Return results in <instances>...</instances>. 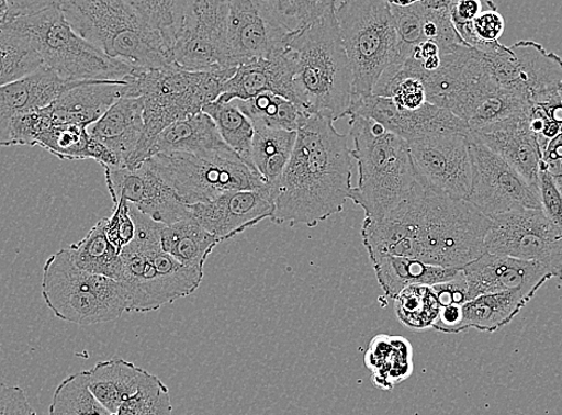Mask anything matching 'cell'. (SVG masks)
<instances>
[{
  "label": "cell",
  "mask_w": 562,
  "mask_h": 415,
  "mask_svg": "<svg viewBox=\"0 0 562 415\" xmlns=\"http://www.w3.org/2000/svg\"><path fill=\"white\" fill-rule=\"evenodd\" d=\"M492 220L467 200L416 190L380 222L364 220L361 237L371 261L408 258L463 271L486 253Z\"/></svg>",
  "instance_id": "cell-1"
},
{
  "label": "cell",
  "mask_w": 562,
  "mask_h": 415,
  "mask_svg": "<svg viewBox=\"0 0 562 415\" xmlns=\"http://www.w3.org/2000/svg\"><path fill=\"white\" fill-rule=\"evenodd\" d=\"M349 137L330 120L311 115L297 132L296 145L276 187V224L315 227L340 213L352 186Z\"/></svg>",
  "instance_id": "cell-2"
},
{
  "label": "cell",
  "mask_w": 562,
  "mask_h": 415,
  "mask_svg": "<svg viewBox=\"0 0 562 415\" xmlns=\"http://www.w3.org/2000/svg\"><path fill=\"white\" fill-rule=\"evenodd\" d=\"M337 3L289 45L296 103L307 114L333 123L350 115L353 100V72L342 43Z\"/></svg>",
  "instance_id": "cell-3"
},
{
  "label": "cell",
  "mask_w": 562,
  "mask_h": 415,
  "mask_svg": "<svg viewBox=\"0 0 562 415\" xmlns=\"http://www.w3.org/2000/svg\"><path fill=\"white\" fill-rule=\"evenodd\" d=\"M71 29L105 57L137 72L172 68L170 52L132 0H59Z\"/></svg>",
  "instance_id": "cell-4"
},
{
  "label": "cell",
  "mask_w": 562,
  "mask_h": 415,
  "mask_svg": "<svg viewBox=\"0 0 562 415\" xmlns=\"http://www.w3.org/2000/svg\"><path fill=\"white\" fill-rule=\"evenodd\" d=\"M359 180L350 199L364 210L366 220L380 222L390 216L419 184L408 143L379 123L350 116Z\"/></svg>",
  "instance_id": "cell-5"
},
{
  "label": "cell",
  "mask_w": 562,
  "mask_h": 415,
  "mask_svg": "<svg viewBox=\"0 0 562 415\" xmlns=\"http://www.w3.org/2000/svg\"><path fill=\"white\" fill-rule=\"evenodd\" d=\"M136 235L123 250V276L126 313L146 314L160 310L194 293L204 272L187 267L169 256L160 244L159 224L131 206Z\"/></svg>",
  "instance_id": "cell-6"
},
{
  "label": "cell",
  "mask_w": 562,
  "mask_h": 415,
  "mask_svg": "<svg viewBox=\"0 0 562 415\" xmlns=\"http://www.w3.org/2000/svg\"><path fill=\"white\" fill-rule=\"evenodd\" d=\"M236 69L189 72L172 66L133 75V83L144 103V132L130 168L149 159L155 141L166 128L202 113L206 104L217 101Z\"/></svg>",
  "instance_id": "cell-7"
},
{
  "label": "cell",
  "mask_w": 562,
  "mask_h": 415,
  "mask_svg": "<svg viewBox=\"0 0 562 415\" xmlns=\"http://www.w3.org/2000/svg\"><path fill=\"white\" fill-rule=\"evenodd\" d=\"M11 24L30 35L44 66L68 82H127L137 72L76 34L59 0Z\"/></svg>",
  "instance_id": "cell-8"
},
{
  "label": "cell",
  "mask_w": 562,
  "mask_h": 415,
  "mask_svg": "<svg viewBox=\"0 0 562 415\" xmlns=\"http://www.w3.org/2000/svg\"><path fill=\"white\" fill-rule=\"evenodd\" d=\"M43 298L58 318L78 326L112 323L126 313V291L111 278L90 274L60 249L44 266Z\"/></svg>",
  "instance_id": "cell-9"
},
{
  "label": "cell",
  "mask_w": 562,
  "mask_h": 415,
  "mask_svg": "<svg viewBox=\"0 0 562 415\" xmlns=\"http://www.w3.org/2000/svg\"><path fill=\"white\" fill-rule=\"evenodd\" d=\"M337 19L346 55L353 72V98L371 96L381 76L400 55L390 2H338Z\"/></svg>",
  "instance_id": "cell-10"
},
{
  "label": "cell",
  "mask_w": 562,
  "mask_h": 415,
  "mask_svg": "<svg viewBox=\"0 0 562 415\" xmlns=\"http://www.w3.org/2000/svg\"><path fill=\"white\" fill-rule=\"evenodd\" d=\"M146 162L189 206L209 203L226 192L267 187L260 173L248 167L237 154H157Z\"/></svg>",
  "instance_id": "cell-11"
},
{
  "label": "cell",
  "mask_w": 562,
  "mask_h": 415,
  "mask_svg": "<svg viewBox=\"0 0 562 415\" xmlns=\"http://www.w3.org/2000/svg\"><path fill=\"white\" fill-rule=\"evenodd\" d=\"M231 2L190 0L182 31L171 51L178 69L217 72L236 69L227 43Z\"/></svg>",
  "instance_id": "cell-12"
},
{
  "label": "cell",
  "mask_w": 562,
  "mask_h": 415,
  "mask_svg": "<svg viewBox=\"0 0 562 415\" xmlns=\"http://www.w3.org/2000/svg\"><path fill=\"white\" fill-rule=\"evenodd\" d=\"M486 253L541 263L562 279V236L542 210H519L492 218Z\"/></svg>",
  "instance_id": "cell-13"
},
{
  "label": "cell",
  "mask_w": 562,
  "mask_h": 415,
  "mask_svg": "<svg viewBox=\"0 0 562 415\" xmlns=\"http://www.w3.org/2000/svg\"><path fill=\"white\" fill-rule=\"evenodd\" d=\"M481 53L494 79L530 103L562 87V58L532 40L493 44Z\"/></svg>",
  "instance_id": "cell-14"
},
{
  "label": "cell",
  "mask_w": 562,
  "mask_h": 415,
  "mask_svg": "<svg viewBox=\"0 0 562 415\" xmlns=\"http://www.w3.org/2000/svg\"><path fill=\"white\" fill-rule=\"evenodd\" d=\"M418 182L426 190L457 200L472 192L470 135L445 133L408 142Z\"/></svg>",
  "instance_id": "cell-15"
},
{
  "label": "cell",
  "mask_w": 562,
  "mask_h": 415,
  "mask_svg": "<svg viewBox=\"0 0 562 415\" xmlns=\"http://www.w3.org/2000/svg\"><path fill=\"white\" fill-rule=\"evenodd\" d=\"M470 153L473 183L467 202L490 220L519 210H542L539 192L504 159L481 143L472 132Z\"/></svg>",
  "instance_id": "cell-16"
},
{
  "label": "cell",
  "mask_w": 562,
  "mask_h": 415,
  "mask_svg": "<svg viewBox=\"0 0 562 415\" xmlns=\"http://www.w3.org/2000/svg\"><path fill=\"white\" fill-rule=\"evenodd\" d=\"M291 42L276 19L269 0H232L227 43L235 68L270 59L285 51Z\"/></svg>",
  "instance_id": "cell-17"
},
{
  "label": "cell",
  "mask_w": 562,
  "mask_h": 415,
  "mask_svg": "<svg viewBox=\"0 0 562 415\" xmlns=\"http://www.w3.org/2000/svg\"><path fill=\"white\" fill-rule=\"evenodd\" d=\"M113 203L124 199L156 223L171 225L191 218V208L145 162L136 168L104 169Z\"/></svg>",
  "instance_id": "cell-18"
},
{
  "label": "cell",
  "mask_w": 562,
  "mask_h": 415,
  "mask_svg": "<svg viewBox=\"0 0 562 415\" xmlns=\"http://www.w3.org/2000/svg\"><path fill=\"white\" fill-rule=\"evenodd\" d=\"M352 115L370 119L407 143L445 133H471L470 126L463 120L438 105L427 102L420 110L408 112L398 110L392 99L372 93L353 98L350 116Z\"/></svg>",
  "instance_id": "cell-19"
},
{
  "label": "cell",
  "mask_w": 562,
  "mask_h": 415,
  "mask_svg": "<svg viewBox=\"0 0 562 415\" xmlns=\"http://www.w3.org/2000/svg\"><path fill=\"white\" fill-rule=\"evenodd\" d=\"M191 208L192 218L221 240L231 239L272 220L276 209V191L267 186L260 190L223 193L209 203Z\"/></svg>",
  "instance_id": "cell-20"
},
{
  "label": "cell",
  "mask_w": 562,
  "mask_h": 415,
  "mask_svg": "<svg viewBox=\"0 0 562 415\" xmlns=\"http://www.w3.org/2000/svg\"><path fill=\"white\" fill-rule=\"evenodd\" d=\"M468 301L514 290L538 292L553 273L541 263L485 253L463 269Z\"/></svg>",
  "instance_id": "cell-21"
},
{
  "label": "cell",
  "mask_w": 562,
  "mask_h": 415,
  "mask_svg": "<svg viewBox=\"0 0 562 415\" xmlns=\"http://www.w3.org/2000/svg\"><path fill=\"white\" fill-rule=\"evenodd\" d=\"M529 109L507 117L501 123L471 132L492 153L504 159L535 190L540 192L542 153L539 142L530 128Z\"/></svg>",
  "instance_id": "cell-22"
},
{
  "label": "cell",
  "mask_w": 562,
  "mask_h": 415,
  "mask_svg": "<svg viewBox=\"0 0 562 415\" xmlns=\"http://www.w3.org/2000/svg\"><path fill=\"white\" fill-rule=\"evenodd\" d=\"M123 98H138L133 76L127 82H89L72 88L45 106L50 126H91Z\"/></svg>",
  "instance_id": "cell-23"
},
{
  "label": "cell",
  "mask_w": 562,
  "mask_h": 415,
  "mask_svg": "<svg viewBox=\"0 0 562 415\" xmlns=\"http://www.w3.org/2000/svg\"><path fill=\"white\" fill-rule=\"evenodd\" d=\"M294 64L290 47L270 59L239 65L224 85L222 102L248 101L263 92H272L296 103L293 88Z\"/></svg>",
  "instance_id": "cell-24"
},
{
  "label": "cell",
  "mask_w": 562,
  "mask_h": 415,
  "mask_svg": "<svg viewBox=\"0 0 562 415\" xmlns=\"http://www.w3.org/2000/svg\"><path fill=\"white\" fill-rule=\"evenodd\" d=\"M89 82H68L42 66L18 82L0 88V146H8L10 125L18 116L43 110L64 92Z\"/></svg>",
  "instance_id": "cell-25"
},
{
  "label": "cell",
  "mask_w": 562,
  "mask_h": 415,
  "mask_svg": "<svg viewBox=\"0 0 562 415\" xmlns=\"http://www.w3.org/2000/svg\"><path fill=\"white\" fill-rule=\"evenodd\" d=\"M142 98L120 99L98 123L88 127L89 135L104 145L120 168H130L144 132Z\"/></svg>",
  "instance_id": "cell-26"
},
{
  "label": "cell",
  "mask_w": 562,
  "mask_h": 415,
  "mask_svg": "<svg viewBox=\"0 0 562 415\" xmlns=\"http://www.w3.org/2000/svg\"><path fill=\"white\" fill-rule=\"evenodd\" d=\"M157 154L217 156L236 153L224 142L212 119L202 112L172 124L160 133L154 143L150 157Z\"/></svg>",
  "instance_id": "cell-27"
},
{
  "label": "cell",
  "mask_w": 562,
  "mask_h": 415,
  "mask_svg": "<svg viewBox=\"0 0 562 415\" xmlns=\"http://www.w3.org/2000/svg\"><path fill=\"white\" fill-rule=\"evenodd\" d=\"M147 372L130 361L113 357L86 371L88 386L106 410L116 414L120 406L135 394Z\"/></svg>",
  "instance_id": "cell-28"
},
{
  "label": "cell",
  "mask_w": 562,
  "mask_h": 415,
  "mask_svg": "<svg viewBox=\"0 0 562 415\" xmlns=\"http://www.w3.org/2000/svg\"><path fill=\"white\" fill-rule=\"evenodd\" d=\"M372 266L386 298L394 300L407 288H432L447 283L462 272L427 265L416 259L398 257H383L372 261Z\"/></svg>",
  "instance_id": "cell-29"
},
{
  "label": "cell",
  "mask_w": 562,
  "mask_h": 415,
  "mask_svg": "<svg viewBox=\"0 0 562 415\" xmlns=\"http://www.w3.org/2000/svg\"><path fill=\"white\" fill-rule=\"evenodd\" d=\"M537 292L514 290L484 294L463 304L460 333L468 329L497 332L507 326L533 299Z\"/></svg>",
  "instance_id": "cell-30"
},
{
  "label": "cell",
  "mask_w": 562,
  "mask_h": 415,
  "mask_svg": "<svg viewBox=\"0 0 562 415\" xmlns=\"http://www.w3.org/2000/svg\"><path fill=\"white\" fill-rule=\"evenodd\" d=\"M35 145L63 160L93 159L103 169H119L114 155L89 135L87 126L55 125L46 128Z\"/></svg>",
  "instance_id": "cell-31"
},
{
  "label": "cell",
  "mask_w": 562,
  "mask_h": 415,
  "mask_svg": "<svg viewBox=\"0 0 562 415\" xmlns=\"http://www.w3.org/2000/svg\"><path fill=\"white\" fill-rule=\"evenodd\" d=\"M296 141L297 132L254 126L251 165L274 191L289 166Z\"/></svg>",
  "instance_id": "cell-32"
},
{
  "label": "cell",
  "mask_w": 562,
  "mask_h": 415,
  "mask_svg": "<svg viewBox=\"0 0 562 415\" xmlns=\"http://www.w3.org/2000/svg\"><path fill=\"white\" fill-rule=\"evenodd\" d=\"M222 240L207 233L192 217L164 225L160 244L180 263L204 272L210 254Z\"/></svg>",
  "instance_id": "cell-33"
},
{
  "label": "cell",
  "mask_w": 562,
  "mask_h": 415,
  "mask_svg": "<svg viewBox=\"0 0 562 415\" xmlns=\"http://www.w3.org/2000/svg\"><path fill=\"white\" fill-rule=\"evenodd\" d=\"M69 253L78 269L117 281L122 279V254L106 238L102 220L85 238L71 245Z\"/></svg>",
  "instance_id": "cell-34"
},
{
  "label": "cell",
  "mask_w": 562,
  "mask_h": 415,
  "mask_svg": "<svg viewBox=\"0 0 562 415\" xmlns=\"http://www.w3.org/2000/svg\"><path fill=\"white\" fill-rule=\"evenodd\" d=\"M44 66L29 34L9 24L0 26V88Z\"/></svg>",
  "instance_id": "cell-35"
},
{
  "label": "cell",
  "mask_w": 562,
  "mask_h": 415,
  "mask_svg": "<svg viewBox=\"0 0 562 415\" xmlns=\"http://www.w3.org/2000/svg\"><path fill=\"white\" fill-rule=\"evenodd\" d=\"M252 126L299 132L311 115L301 105L272 92L260 93L248 101H235Z\"/></svg>",
  "instance_id": "cell-36"
},
{
  "label": "cell",
  "mask_w": 562,
  "mask_h": 415,
  "mask_svg": "<svg viewBox=\"0 0 562 415\" xmlns=\"http://www.w3.org/2000/svg\"><path fill=\"white\" fill-rule=\"evenodd\" d=\"M406 343L404 338H391L380 336L374 338L367 351L366 363L372 371V381L384 391L393 390V386L406 380L412 372V352L395 355Z\"/></svg>",
  "instance_id": "cell-37"
},
{
  "label": "cell",
  "mask_w": 562,
  "mask_h": 415,
  "mask_svg": "<svg viewBox=\"0 0 562 415\" xmlns=\"http://www.w3.org/2000/svg\"><path fill=\"white\" fill-rule=\"evenodd\" d=\"M203 113L212 119L224 142L232 147L248 167L254 169L250 156L254 126L245 113L238 109L237 103L235 101L222 102L217 100L206 104Z\"/></svg>",
  "instance_id": "cell-38"
},
{
  "label": "cell",
  "mask_w": 562,
  "mask_h": 415,
  "mask_svg": "<svg viewBox=\"0 0 562 415\" xmlns=\"http://www.w3.org/2000/svg\"><path fill=\"white\" fill-rule=\"evenodd\" d=\"M48 415H115L99 403L88 386L86 371L66 378L52 397Z\"/></svg>",
  "instance_id": "cell-39"
},
{
  "label": "cell",
  "mask_w": 562,
  "mask_h": 415,
  "mask_svg": "<svg viewBox=\"0 0 562 415\" xmlns=\"http://www.w3.org/2000/svg\"><path fill=\"white\" fill-rule=\"evenodd\" d=\"M143 19L162 37L170 55L182 31L190 0H132Z\"/></svg>",
  "instance_id": "cell-40"
},
{
  "label": "cell",
  "mask_w": 562,
  "mask_h": 415,
  "mask_svg": "<svg viewBox=\"0 0 562 415\" xmlns=\"http://www.w3.org/2000/svg\"><path fill=\"white\" fill-rule=\"evenodd\" d=\"M440 305L430 287H411L395 299V313L406 327L418 330L434 328Z\"/></svg>",
  "instance_id": "cell-41"
},
{
  "label": "cell",
  "mask_w": 562,
  "mask_h": 415,
  "mask_svg": "<svg viewBox=\"0 0 562 415\" xmlns=\"http://www.w3.org/2000/svg\"><path fill=\"white\" fill-rule=\"evenodd\" d=\"M334 0H269V4L281 29L291 37H296L325 15Z\"/></svg>",
  "instance_id": "cell-42"
},
{
  "label": "cell",
  "mask_w": 562,
  "mask_h": 415,
  "mask_svg": "<svg viewBox=\"0 0 562 415\" xmlns=\"http://www.w3.org/2000/svg\"><path fill=\"white\" fill-rule=\"evenodd\" d=\"M172 405L168 386L155 374L147 372L137 392L120 406L115 415H171Z\"/></svg>",
  "instance_id": "cell-43"
},
{
  "label": "cell",
  "mask_w": 562,
  "mask_h": 415,
  "mask_svg": "<svg viewBox=\"0 0 562 415\" xmlns=\"http://www.w3.org/2000/svg\"><path fill=\"white\" fill-rule=\"evenodd\" d=\"M390 5L400 44L397 59H403L408 56L413 47L424 43L423 23L425 9L423 0H416V2H390Z\"/></svg>",
  "instance_id": "cell-44"
},
{
  "label": "cell",
  "mask_w": 562,
  "mask_h": 415,
  "mask_svg": "<svg viewBox=\"0 0 562 415\" xmlns=\"http://www.w3.org/2000/svg\"><path fill=\"white\" fill-rule=\"evenodd\" d=\"M102 222L106 238L122 254L136 235V223L131 214V205L124 199L116 200L112 216L102 218Z\"/></svg>",
  "instance_id": "cell-45"
},
{
  "label": "cell",
  "mask_w": 562,
  "mask_h": 415,
  "mask_svg": "<svg viewBox=\"0 0 562 415\" xmlns=\"http://www.w3.org/2000/svg\"><path fill=\"white\" fill-rule=\"evenodd\" d=\"M474 34L483 49L486 52L491 45L501 43L499 40L505 32V20L498 8L492 2H484V9L473 22Z\"/></svg>",
  "instance_id": "cell-46"
},
{
  "label": "cell",
  "mask_w": 562,
  "mask_h": 415,
  "mask_svg": "<svg viewBox=\"0 0 562 415\" xmlns=\"http://www.w3.org/2000/svg\"><path fill=\"white\" fill-rule=\"evenodd\" d=\"M540 202L548 221L552 223L562 236V194L559 192L554 181L540 166Z\"/></svg>",
  "instance_id": "cell-47"
},
{
  "label": "cell",
  "mask_w": 562,
  "mask_h": 415,
  "mask_svg": "<svg viewBox=\"0 0 562 415\" xmlns=\"http://www.w3.org/2000/svg\"><path fill=\"white\" fill-rule=\"evenodd\" d=\"M0 415H37L22 388L0 381Z\"/></svg>",
  "instance_id": "cell-48"
},
{
  "label": "cell",
  "mask_w": 562,
  "mask_h": 415,
  "mask_svg": "<svg viewBox=\"0 0 562 415\" xmlns=\"http://www.w3.org/2000/svg\"><path fill=\"white\" fill-rule=\"evenodd\" d=\"M440 307L449 305H463L468 302V290L463 272L459 277L432 287Z\"/></svg>",
  "instance_id": "cell-49"
},
{
  "label": "cell",
  "mask_w": 562,
  "mask_h": 415,
  "mask_svg": "<svg viewBox=\"0 0 562 415\" xmlns=\"http://www.w3.org/2000/svg\"><path fill=\"white\" fill-rule=\"evenodd\" d=\"M484 9L480 0H451L450 18L453 25L473 23Z\"/></svg>",
  "instance_id": "cell-50"
},
{
  "label": "cell",
  "mask_w": 562,
  "mask_h": 415,
  "mask_svg": "<svg viewBox=\"0 0 562 415\" xmlns=\"http://www.w3.org/2000/svg\"><path fill=\"white\" fill-rule=\"evenodd\" d=\"M463 319V305L440 307L434 328L441 333L459 334Z\"/></svg>",
  "instance_id": "cell-51"
},
{
  "label": "cell",
  "mask_w": 562,
  "mask_h": 415,
  "mask_svg": "<svg viewBox=\"0 0 562 415\" xmlns=\"http://www.w3.org/2000/svg\"><path fill=\"white\" fill-rule=\"evenodd\" d=\"M554 181L559 192L562 194V158L559 159H541L540 165Z\"/></svg>",
  "instance_id": "cell-52"
},
{
  "label": "cell",
  "mask_w": 562,
  "mask_h": 415,
  "mask_svg": "<svg viewBox=\"0 0 562 415\" xmlns=\"http://www.w3.org/2000/svg\"><path fill=\"white\" fill-rule=\"evenodd\" d=\"M562 158V133L553 138L542 153V159H559Z\"/></svg>",
  "instance_id": "cell-53"
},
{
  "label": "cell",
  "mask_w": 562,
  "mask_h": 415,
  "mask_svg": "<svg viewBox=\"0 0 562 415\" xmlns=\"http://www.w3.org/2000/svg\"><path fill=\"white\" fill-rule=\"evenodd\" d=\"M10 24L9 0H0V26Z\"/></svg>",
  "instance_id": "cell-54"
},
{
  "label": "cell",
  "mask_w": 562,
  "mask_h": 415,
  "mask_svg": "<svg viewBox=\"0 0 562 415\" xmlns=\"http://www.w3.org/2000/svg\"><path fill=\"white\" fill-rule=\"evenodd\" d=\"M561 281H562V279H561Z\"/></svg>",
  "instance_id": "cell-55"
}]
</instances>
